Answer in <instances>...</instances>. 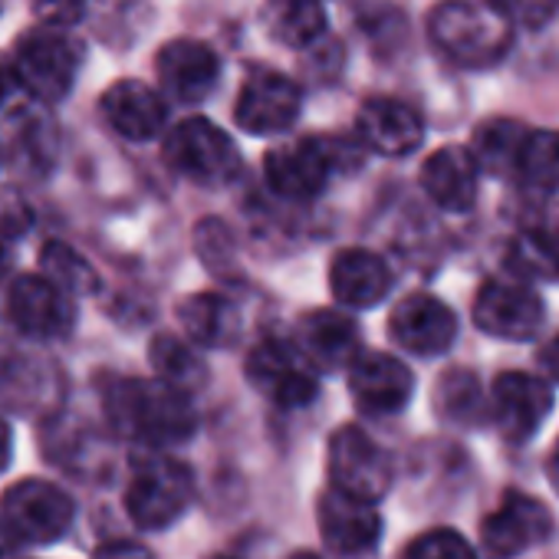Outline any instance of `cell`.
<instances>
[{"label":"cell","mask_w":559,"mask_h":559,"mask_svg":"<svg viewBox=\"0 0 559 559\" xmlns=\"http://www.w3.org/2000/svg\"><path fill=\"white\" fill-rule=\"evenodd\" d=\"M31 4H34V14L44 27L67 31L86 14L90 0H31Z\"/></svg>","instance_id":"34"},{"label":"cell","mask_w":559,"mask_h":559,"mask_svg":"<svg viewBox=\"0 0 559 559\" xmlns=\"http://www.w3.org/2000/svg\"><path fill=\"white\" fill-rule=\"evenodd\" d=\"M539 366L546 369V376H549V379H556V382H559V333H556V336L539 349Z\"/></svg>","instance_id":"37"},{"label":"cell","mask_w":559,"mask_h":559,"mask_svg":"<svg viewBox=\"0 0 559 559\" xmlns=\"http://www.w3.org/2000/svg\"><path fill=\"white\" fill-rule=\"evenodd\" d=\"M300 106H304V96L290 76L276 70H257L253 76H247L237 96L234 119L250 135H276L297 122Z\"/></svg>","instance_id":"12"},{"label":"cell","mask_w":559,"mask_h":559,"mask_svg":"<svg viewBox=\"0 0 559 559\" xmlns=\"http://www.w3.org/2000/svg\"><path fill=\"white\" fill-rule=\"evenodd\" d=\"M250 385L280 408H304L317 399V369L307 362L297 343L263 340L247 356Z\"/></svg>","instance_id":"7"},{"label":"cell","mask_w":559,"mask_h":559,"mask_svg":"<svg viewBox=\"0 0 559 559\" xmlns=\"http://www.w3.org/2000/svg\"><path fill=\"white\" fill-rule=\"evenodd\" d=\"M300 353L307 356V362L313 369L323 372H340L349 369L353 359L362 353V340H359V326L340 313V310H317L304 320L300 326Z\"/></svg>","instance_id":"21"},{"label":"cell","mask_w":559,"mask_h":559,"mask_svg":"<svg viewBox=\"0 0 559 559\" xmlns=\"http://www.w3.org/2000/svg\"><path fill=\"white\" fill-rule=\"evenodd\" d=\"M211 559H237V556H211Z\"/></svg>","instance_id":"44"},{"label":"cell","mask_w":559,"mask_h":559,"mask_svg":"<svg viewBox=\"0 0 559 559\" xmlns=\"http://www.w3.org/2000/svg\"><path fill=\"white\" fill-rule=\"evenodd\" d=\"M11 67L27 93L44 103H57L73 90V80L80 73V50L63 31L40 27L17 40Z\"/></svg>","instance_id":"5"},{"label":"cell","mask_w":559,"mask_h":559,"mask_svg":"<svg viewBox=\"0 0 559 559\" xmlns=\"http://www.w3.org/2000/svg\"><path fill=\"white\" fill-rule=\"evenodd\" d=\"M17 73H14V67H8V63H0V106H4L14 93H17Z\"/></svg>","instance_id":"39"},{"label":"cell","mask_w":559,"mask_h":559,"mask_svg":"<svg viewBox=\"0 0 559 559\" xmlns=\"http://www.w3.org/2000/svg\"><path fill=\"white\" fill-rule=\"evenodd\" d=\"M103 116L129 142H152L165 129V103L135 80H122L103 96Z\"/></svg>","instance_id":"23"},{"label":"cell","mask_w":559,"mask_h":559,"mask_svg":"<svg viewBox=\"0 0 559 559\" xmlns=\"http://www.w3.org/2000/svg\"><path fill=\"white\" fill-rule=\"evenodd\" d=\"M93 559H152V552L142 546V543H132V539H112V543H103Z\"/></svg>","instance_id":"36"},{"label":"cell","mask_w":559,"mask_h":559,"mask_svg":"<svg viewBox=\"0 0 559 559\" xmlns=\"http://www.w3.org/2000/svg\"><path fill=\"white\" fill-rule=\"evenodd\" d=\"M507 263L520 280H552L559 284V230L526 227L510 240Z\"/></svg>","instance_id":"27"},{"label":"cell","mask_w":559,"mask_h":559,"mask_svg":"<svg viewBox=\"0 0 559 559\" xmlns=\"http://www.w3.org/2000/svg\"><path fill=\"white\" fill-rule=\"evenodd\" d=\"M356 129H359V142L366 148H372L379 155H389V158L412 155L425 139L421 116L408 103L392 99V96L366 99L362 109H359Z\"/></svg>","instance_id":"18"},{"label":"cell","mask_w":559,"mask_h":559,"mask_svg":"<svg viewBox=\"0 0 559 559\" xmlns=\"http://www.w3.org/2000/svg\"><path fill=\"white\" fill-rule=\"evenodd\" d=\"M103 408L122 438L148 448L181 444L198 425L188 392H178L162 379H112L103 392Z\"/></svg>","instance_id":"1"},{"label":"cell","mask_w":559,"mask_h":559,"mask_svg":"<svg viewBox=\"0 0 559 559\" xmlns=\"http://www.w3.org/2000/svg\"><path fill=\"white\" fill-rule=\"evenodd\" d=\"M549 484H552V490L559 493V441H556V448H552V454H549Z\"/></svg>","instance_id":"42"},{"label":"cell","mask_w":559,"mask_h":559,"mask_svg":"<svg viewBox=\"0 0 559 559\" xmlns=\"http://www.w3.org/2000/svg\"><path fill=\"white\" fill-rule=\"evenodd\" d=\"M290 559H320L317 552H297V556H290Z\"/></svg>","instance_id":"43"},{"label":"cell","mask_w":559,"mask_h":559,"mask_svg":"<svg viewBox=\"0 0 559 559\" xmlns=\"http://www.w3.org/2000/svg\"><path fill=\"white\" fill-rule=\"evenodd\" d=\"M320 533L330 549L343 556H359L379 543L382 516L376 513V503L330 487L320 497Z\"/></svg>","instance_id":"19"},{"label":"cell","mask_w":559,"mask_h":559,"mask_svg":"<svg viewBox=\"0 0 559 559\" xmlns=\"http://www.w3.org/2000/svg\"><path fill=\"white\" fill-rule=\"evenodd\" d=\"M198 250L204 253V260L211 263V270H217V273H224L230 263L224 260V250H234V243H230V234L221 227V224H204L201 230H198Z\"/></svg>","instance_id":"35"},{"label":"cell","mask_w":559,"mask_h":559,"mask_svg":"<svg viewBox=\"0 0 559 559\" xmlns=\"http://www.w3.org/2000/svg\"><path fill=\"white\" fill-rule=\"evenodd\" d=\"M330 477L336 490L379 503L392 487V457L362 428L346 425L330 441Z\"/></svg>","instance_id":"9"},{"label":"cell","mask_w":559,"mask_h":559,"mask_svg":"<svg viewBox=\"0 0 559 559\" xmlns=\"http://www.w3.org/2000/svg\"><path fill=\"white\" fill-rule=\"evenodd\" d=\"M402 559H477L471 543L454 530H428L408 543Z\"/></svg>","instance_id":"32"},{"label":"cell","mask_w":559,"mask_h":559,"mask_svg":"<svg viewBox=\"0 0 559 559\" xmlns=\"http://www.w3.org/2000/svg\"><path fill=\"white\" fill-rule=\"evenodd\" d=\"M330 287L343 307L369 310V307L382 304L385 294L392 290V273L379 253L362 250V247H349V250H340L333 257Z\"/></svg>","instance_id":"20"},{"label":"cell","mask_w":559,"mask_h":559,"mask_svg":"<svg viewBox=\"0 0 559 559\" xmlns=\"http://www.w3.org/2000/svg\"><path fill=\"white\" fill-rule=\"evenodd\" d=\"M346 372L349 392L366 415H395L415 392V376L389 353H359Z\"/></svg>","instance_id":"15"},{"label":"cell","mask_w":559,"mask_h":559,"mask_svg":"<svg viewBox=\"0 0 559 559\" xmlns=\"http://www.w3.org/2000/svg\"><path fill=\"white\" fill-rule=\"evenodd\" d=\"M487 4L510 24L523 31H536L549 24L559 11V0H487Z\"/></svg>","instance_id":"33"},{"label":"cell","mask_w":559,"mask_h":559,"mask_svg":"<svg viewBox=\"0 0 559 559\" xmlns=\"http://www.w3.org/2000/svg\"><path fill=\"white\" fill-rule=\"evenodd\" d=\"M155 70L168 96H175L178 103H201L211 96L221 76V60L207 44L181 37L158 50Z\"/></svg>","instance_id":"17"},{"label":"cell","mask_w":559,"mask_h":559,"mask_svg":"<svg viewBox=\"0 0 559 559\" xmlns=\"http://www.w3.org/2000/svg\"><path fill=\"white\" fill-rule=\"evenodd\" d=\"M168 165L201 185H224L240 168V152L234 139L207 119H185L165 139Z\"/></svg>","instance_id":"6"},{"label":"cell","mask_w":559,"mask_h":559,"mask_svg":"<svg viewBox=\"0 0 559 559\" xmlns=\"http://www.w3.org/2000/svg\"><path fill=\"white\" fill-rule=\"evenodd\" d=\"M40 263H44V276H50L70 297H80V294L86 297V294H96L99 287V276L90 266V260L63 240H50L40 253Z\"/></svg>","instance_id":"30"},{"label":"cell","mask_w":559,"mask_h":559,"mask_svg":"<svg viewBox=\"0 0 559 559\" xmlns=\"http://www.w3.org/2000/svg\"><path fill=\"white\" fill-rule=\"evenodd\" d=\"M194 480L191 471L165 454H148L135 464L129 490H126V510L142 530H162L171 526L185 507L191 503Z\"/></svg>","instance_id":"3"},{"label":"cell","mask_w":559,"mask_h":559,"mask_svg":"<svg viewBox=\"0 0 559 559\" xmlns=\"http://www.w3.org/2000/svg\"><path fill=\"white\" fill-rule=\"evenodd\" d=\"M552 533L549 510L520 490L503 493V500L484 516L480 523V543L490 559H513L536 543H543Z\"/></svg>","instance_id":"11"},{"label":"cell","mask_w":559,"mask_h":559,"mask_svg":"<svg viewBox=\"0 0 559 559\" xmlns=\"http://www.w3.org/2000/svg\"><path fill=\"white\" fill-rule=\"evenodd\" d=\"M543 300L523 280H487L474 297V323L487 336L523 343L543 330Z\"/></svg>","instance_id":"10"},{"label":"cell","mask_w":559,"mask_h":559,"mask_svg":"<svg viewBox=\"0 0 559 559\" xmlns=\"http://www.w3.org/2000/svg\"><path fill=\"white\" fill-rule=\"evenodd\" d=\"M11 257H14V234L8 227V221H0V276L11 266Z\"/></svg>","instance_id":"38"},{"label":"cell","mask_w":559,"mask_h":559,"mask_svg":"<svg viewBox=\"0 0 559 559\" xmlns=\"http://www.w3.org/2000/svg\"><path fill=\"white\" fill-rule=\"evenodd\" d=\"M513 178L539 191H556L559 188V132L530 129L523 139Z\"/></svg>","instance_id":"29"},{"label":"cell","mask_w":559,"mask_h":559,"mask_svg":"<svg viewBox=\"0 0 559 559\" xmlns=\"http://www.w3.org/2000/svg\"><path fill=\"white\" fill-rule=\"evenodd\" d=\"M340 158H343L340 142H326V139L284 142L273 152H266L263 175L280 198L310 201L326 188L330 175L340 168Z\"/></svg>","instance_id":"8"},{"label":"cell","mask_w":559,"mask_h":559,"mask_svg":"<svg viewBox=\"0 0 559 559\" xmlns=\"http://www.w3.org/2000/svg\"><path fill=\"white\" fill-rule=\"evenodd\" d=\"M73 497L63 487L40 477L21 480L0 497V520L8 523L17 543H57L73 526Z\"/></svg>","instance_id":"4"},{"label":"cell","mask_w":559,"mask_h":559,"mask_svg":"<svg viewBox=\"0 0 559 559\" xmlns=\"http://www.w3.org/2000/svg\"><path fill=\"white\" fill-rule=\"evenodd\" d=\"M8 313L14 326L37 340H57L73 330V297L60 290L50 276L27 273L17 276L8 294Z\"/></svg>","instance_id":"13"},{"label":"cell","mask_w":559,"mask_h":559,"mask_svg":"<svg viewBox=\"0 0 559 559\" xmlns=\"http://www.w3.org/2000/svg\"><path fill=\"white\" fill-rule=\"evenodd\" d=\"M428 37L444 60L464 70H484L507 57L513 27L480 0H444L428 14Z\"/></svg>","instance_id":"2"},{"label":"cell","mask_w":559,"mask_h":559,"mask_svg":"<svg viewBox=\"0 0 559 559\" xmlns=\"http://www.w3.org/2000/svg\"><path fill=\"white\" fill-rule=\"evenodd\" d=\"M552 408V389L530 372H503L490 389V415L507 441H530Z\"/></svg>","instance_id":"14"},{"label":"cell","mask_w":559,"mask_h":559,"mask_svg":"<svg viewBox=\"0 0 559 559\" xmlns=\"http://www.w3.org/2000/svg\"><path fill=\"white\" fill-rule=\"evenodd\" d=\"M11 448H14V438H11V425L0 418V471L11 464Z\"/></svg>","instance_id":"40"},{"label":"cell","mask_w":559,"mask_h":559,"mask_svg":"<svg viewBox=\"0 0 559 559\" xmlns=\"http://www.w3.org/2000/svg\"><path fill=\"white\" fill-rule=\"evenodd\" d=\"M263 27L284 47H310L326 31V11L320 0H266Z\"/></svg>","instance_id":"25"},{"label":"cell","mask_w":559,"mask_h":559,"mask_svg":"<svg viewBox=\"0 0 559 559\" xmlns=\"http://www.w3.org/2000/svg\"><path fill=\"white\" fill-rule=\"evenodd\" d=\"M178 320L198 346H230L240 336V310L221 294H194L178 307Z\"/></svg>","instance_id":"24"},{"label":"cell","mask_w":559,"mask_h":559,"mask_svg":"<svg viewBox=\"0 0 559 559\" xmlns=\"http://www.w3.org/2000/svg\"><path fill=\"white\" fill-rule=\"evenodd\" d=\"M148 362L155 369V376L162 382H168L171 389L178 392H194L204 385L207 379V369H204V359L178 336H155L152 346H148Z\"/></svg>","instance_id":"28"},{"label":"cell","mask_w":559,"mask_h":559,"mask_svg":"<svg viewBox=\"0 0 559 559\" xmlns=\"http://www.w3.org/2000/svg\"><path fill=\"white\" fill-rule=\"evenodd\" d=\"M526 132L530 129L523 122H516V119H487V122H480L477 132H474V145H471V155H474L477 168L490 171V175H500V178H513V168H516Z\"/></svg>","instance_id":"26"},{"label":"cell","mask_w":559,"mask_h":559,"mask_svg":"<svg viewBox=\"0 0 559 559\" xmlns=\"http://www.w3.org/2000/svg\"><path fill=\"white\" fill-rule=\"evenodd\" d=\"M435 402H438V412L451 421H471L474 412L480 408V382L464 372V369H451L438 392H435Z\"/></svg>","instance_id":"31"},{"label":"cell","mask_w":559,"mask_h":559,"mask_svg":"<svg viewBox=\"0 0 559 559\" xmlns=\"http://www.w3.org/2000/svg\"><path fill=\"white\" fill-rule=\"evenodd\" d=\"M477 181L480 168L461 145L438 148L421 165V188L444 211H467L477 198Z\"/></svg>","instance_id":"22"},{"label":"cell","mask_w":559,"mask_h":559,"mask_svg":"<svg viewBox=\"0 0 559 559\" xmlns=\"http://www.w3.org/2000/svg\"><path fill=\"white\" fill-rule=\"evenodd\" d=\"M17 546H21V543L14 539V533L8 530V523L0 520V559H8V556H11V552L17 549Z\"/></svg>","instance_id":"41"},{"label":"cell","mask_w":559,"mask_h":559,"mask_svg":"<svg viewBox=\"0 0 559 559\" xmlns=\"http://www.w3.org/2000/svg\"><path fill=\"white\" fill-rule=\"evenodd\" d=\"M389 333L402 349L415 356H441L457 340V317L438 297L412 294L392 310Z\"/></svg>","instance_id":"16"}]
</instances>
